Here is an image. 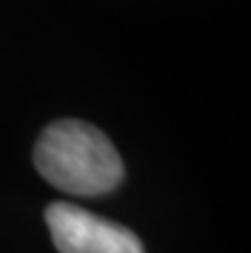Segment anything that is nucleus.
<instances>
[{
    "mask_svg": "<svg viewBox=\"0 0 251 253\" xmlns=\"http://www.w3.org/2000/svg\"><path fill=\"white\" fill-rule=\"evenodd\" d=\"M34 164L49 184L77 197L105 195L123 179V161L113 141L85 121H56L44 128Z\"/></svg>",
    "mask_w": 251,
    "mask_h": 253,
    "instance_id": "obj_1",
    "label": "nucleus"
},
{
    "mask_svg": "<svg viewBox=\"0 0 251 253\" xmlns=\"http://www.w3.org/2000/svg\"><path fill=\"white\" fill-rule=\"evenodd\" d=\"M47 225L59 253H144L134 230L72 202H51Z\"/></svg>",
    "mask_w": 251,
    "mask_h": 253,
    "instance_id": "obj_2",
    "label": "nucleus"
}]
</instances>
